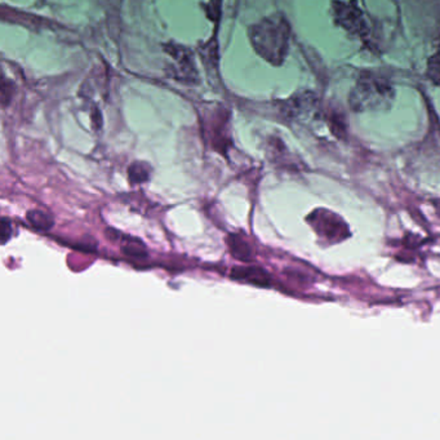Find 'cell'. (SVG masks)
Returning <instances> with one entry per match:
<instances>
[{
  "instance_id": "obj_4",
  "label": "cell",
  "mask_w": 440,
  "mask_h": 440,
  "mask_svg": "<svg viewBox=\"0 0 440 440\" xmlns=\"http://www.w3.org/2000/svg\"><path fill=\"white\" fill-rule=\"evenodd\" d=\"M164 51L172 57L173 66L171 69V75L177 81H182L186 84H195L199 81L198 69L195 65L193 52L177 43H168L164 45Z\"/></svg>"
},
{
  "instance_id": "obj_3",
  "label": "cell",
  "mask_w": 440,
  "mask_h": 440,
  "mask_svg": "<svg viewBox=\"0 0 440 440\" xmlns=\"http://www.w3.org/2000/svg\"><path fill=\"white\" fill-rule=\"evenodd\" d=\"M332 15L338 26L343 27L349 34L356 36H366L368 34L367 19L364 17L361 9L358 7L355 0L332 1Z\"/></svg>"
},
{
  "instance_id": "obj_7",
  "label": "cell",
  "mask_w": 440,
  "mask_h": 440,
  "mask_svg": "<svg viewBox=\"0 0 440 440\" xmlns=\"http://www.w3.org/2000/svg\"><path fill=\"white\" fill-rule=\"evenodd\" d=\"M228 243L230 252L235 258H238L239 261L248 262L252 260V249L244 239L240 238L239 235H230Z\"/></svg>"
},
{
  "instance_id": "obj_5",
  "label": "cell",
  "mask_w": 440,
  "mask_h": 440,
  "mask_svg": "<svg viewBox=\"0 0 440 440\" xmlns=\"http://www.w3.org/2000/svg\"><path fill=\"white\" fill-rule=\"evenodd\" d=\"M315 107V97L313 93H299L290 98L283 105V113L287 118L301 119Z\"/></svg>"
},
{
  "instance_id": "obj_8",
  "label": "cell",
  "mask_w": 440,
  "mask_h": 440,
  "mask_svg": "<svg viewBox=\"0 0 440 440\" xmlns=\"http://www.w3.org/2000/svg\"><path fill=\"white\" fill-rule=\"evenodd\" d=\"M26 219L29 223L34 229L39 230V231H48V230L52 229L53 225H54L52 216L47 212L40 211V210H31V211L27 212Z\"/></svg>"
},
{
  "instance_id": "obj_2",
  "label": "cell",
  "mask_w": 440,
  "mask_h": 440,
  "mask_svg": "<svg viewBox=\"0 0 440 440\" xmlns=\"http://www.w3.org/2000/svg\"><path fill=\"white\" fill-rule=\"evenodd\" d=\"M395 91L388 80L363 75L350 93V106L354 111H384L393 105Z\"/></svg>"
},
{
  "instance_id": "obj_12",
  "label": "cell",
  "mask_w": 440,
  "mask_h": 440,
  "mask_svg": "<svg viewBox=\"0 0 440 440\" xmlns=\"http://www.w3.org/2000/svg\"><path fill=\"white\" fill-rule=\"evenodd\" d=\"M0 234H1V244H6L10 239V237H12V225H10V221L8 219H6V217L1 219Z\"/></svg>"
},
{
  "instance_id": "obj_9",
  "label": "cell",
  "mask_w": 440,
  "mask_h": 440,
  "mask_svg": "<svg viewBox=\"0 0 440 440\" xmlns=\"http://www.w3.org/2000/svg\"><path fill=\"white\" fill-rule=\"evenodd\" d=\"M150 176H151V168H150L148 163L134 162L128 168V178H129V182L132 185H139V184L148 182L150 180Z\"/></svg>"
},
{
  "instance_id": "obj_1",
  "label": "cell",
  "mask_w": 440,
  "mask_h": 440,
  "mask_svg": "<svg viewBox=\"0 0 440 440\" xmlns=\"http://www.w3.org/2000/svg\"><path fill=\"white\" fill-rule=\"evenodd\" d=\"M290 39L291 26L282 13H275L249 27V40L256 53L274 66L285 61Z\"/></svg>"
},
{
  "instance_id": "obj_11",
  "label": "cell",
  "mask_w": 440,
  "mask_h": 440,
  "mask_svg": "<svg viewBox=\"0 0 440 440\" xmlns=\"http://www.w3.org/2000/svg\"><path fill=\"white\" fill-rule=\"evenodd\" d=\"M123 253L125 256H129L133 258H137V260H141L148 257V251L146 248L142 246V243L140 244H134V243H125V246H123Z\"/></svg>"
},
{
  "instance_id": "obj_10",
  "label": "cell",
  "mask_w": 440,
  "mask_h": 440,
  "mask_svg": "<svg viewBox=\"0 0 440 440\" xmlns=\"http://www.w3.org/2000/svg\"><path fill=\"white\" fill-rule=\"evenodd\" d=\"M427 77L434 84L440 86V36L435 42V52L427 61Z\"/></svg>"
},
{
  "instance_id": "obj_6",
  "label": "cell",
  "mask_w": 440,
  "mask_h": 440,
  "mask_svg": "<svg viewBox=\"0 0 440 440\" xmlns=\"http://www.w3.org/2000/svg\"><path fill=\"white\" fill-rule=\"evenodd\" d=\"M231 278L235 281H244V282L255 283L265 285L267 284V274L257 267H243L239 266L233 269Z\"/></svg>"
}]
</instances>
